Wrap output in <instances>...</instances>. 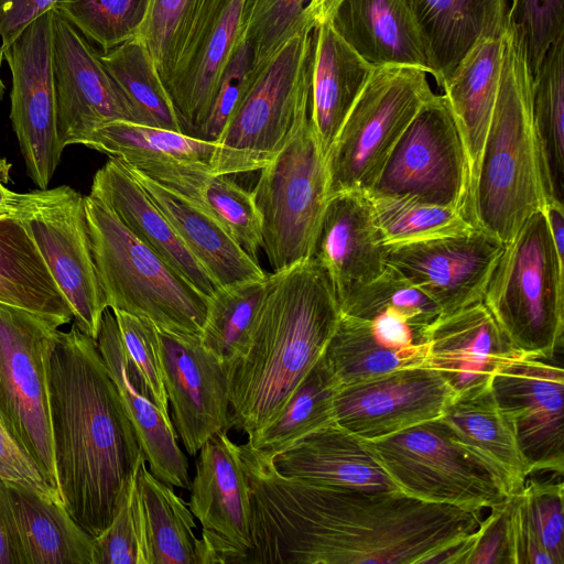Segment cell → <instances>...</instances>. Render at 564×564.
Segmentation results:
<instances>
[{
	"instance_id": "24",
	"label": "cell",
	"mask_w": 564,
	"mask_h": 564,
	"mask_svg": "<svg viewBox=\"0 0 564 564\" xmlns=\"http://www.w3.org/2000/svg\"><path fill=\"white\" fill-rule=\"evenodd\" d=\"M311 258L327 271L339 304L383 272L386 246L366 192L327 198Z\"/></svg>"
},
{
	"instance_id": "30",
	"label": "cell",
	"mask_w": 564,
	"mask_h": 564,
	"mask_svg": "<svg viewBox=\"0 0 564 564\" xmlns=\"http://www.w3.org/2000/svg\"><path fill=\"white\" fill-rule=\"evenodd\" d=\"M129 170L220 289L267 274L207 210L141 173Z\"/></svg>"
},
{
	"instance_id": "57",
	"label": "cell",
	"mask_w": 564,
	"mask_h": 564,
	"mask_svg": "<svg viewBox=\"0 0 564 564\" xmlns=\"http://www.w3.org/2000/svg\"><path fill=\"white\" fill-rule=\"evenodd\" d=\"M542 210L546 217L557 253L564 260V204L547 197Z\"/></svg>"
},
{
	"instance_id": "9",
	"label": "cell",
	"mask_w": 564,
	"mask_h": 564,
	"mask_svg": "<svg viewBox=\"0 0 564 564\" xmlns=\"http://www.w3.org/2000/svg\"><path fill=\"white\" fill-rule=\"evenodd\" d=\"M366 444L413 498L481 512L510 497L502 480L454 440L441 417Z\"/></svg>"
},
{
	"instance_id": "8",
	"label": "cell",
	"mask_w": 564,
	"mask_h": 564,
	"mask_svg": "<svg viewBox=\"0 0 564 564\" xmlns=\"http://www.w3.org/2000/svg\"><path fill=\"white\" fill-rule=\"evenodd\" d=\"M434 95L422 68L373 67L325 158L326 197L369 191L409 123Z\"/></svg>"
},
{
	"instance_id": "22",
	"label": "cell",
	"mask_w": 564,
	"mask_h": 564,
	"mask_svg": "<svg viewBox=\"0 0 564 564\" xmlns=\"http://www.w3.org/2000/svg\"><path fill=\"white\" fill-rule=\"evenodd\" d=\"M96 344L134 427L149 470L171 487L189 490L188 460L178 445L171 416L155 403L130 361L110 308L102 315Z\"/></svg>"
},
{
	"instance_id": "27",
	"label": "cell",
	"mask_w": 564,
	"mask_h": 564,
	"mask_svg": "<svg viewBox=\"0 0 564 564\" xmlns=\"http://www.w3.org/2000/svg\"><path fill=\"white\" fill-rule=\"evenodd\" d=\"M89 194L100 198L137 238L206 297L220 289L122 161L109 158L95 173Z\"/></svg>"
},
{
	"instance_id": "10",
	"label": "cell",
	"mask_w": 564,
	"mask_h": 564,
	"mask_svg": "<svg viewBox=\"0 0 564 564\" xmlns=\"http://www.w3.org/2000/svg\"><path fill=\"white\" fill-rule=\"evenodd\" d=\"M259 171L251 192L261 220V248L279 272L311 258L327 202L325 158L310 118Z\"/></svg>"
},
{
	"instance_id": "51",
	"label": "cell",
	"mask_w": 564,
	"mask_h": 564,
	"mask_svg": "<svg viewBox=\"0 0 564 564\" xmlns=\"http://www.w3.org/2000/svg\"><path fill=\"white\" fill-rule=\"evenodd\" d=\"M508 14L523 33L534 76L547 48L564 35V0H511Z\"/></svg>"
},
{
	"instance_id": "11",
	"label": "cell",
	"mask_w": 564,
	"mask_h": 564,
	"mask_svg": "<svg viewBox=\"0 0 564 564\" xmlns=\"http://www.w3.org/2000/svg\"><path fill=\"white\" fill-rule=\"evenodd\" d=\"M58 329L37 314L0 302V422L59 492L47 386V356Z\"/></svg>"
},
{
	"instance_id": "60",
	"label": "cell",
	"mask_w": 564,
	"mask_h": 564,
	"mask_svg": "<svg viewBox=\"0 0 564 564\" xmlns=\"http://www.w3.org/2000/svg\"><path fill=\"white\" fill-rule=\"evenodd\" d=\"M18 194L10 191L0 181V216L12 214Z\"/></svg>"
},
{
	"instance_id": "18",
	"label": "cell",
	"mask_w": 564,
	"mask_h": 564,
	"mask_svg": "<svg viewBox=\"0 0 564 564\" xmlns=\"http://www.w3.org/2000/svg\"><path fill=\"white\" fill-rule=\"evenodd\" d=\"M100 54L55 8L53 73L57 133L63 148L82 144L97 128L112 121L137 123L123 94Z\"/></svg>"
},
{
	"instance_id": "21",
	"label": "cell",
	"mask_w": 564,
	"mask_h": 564,
	"mask_svg": "<svg viewBox=\"0 0 564 564\" xmlns=\"http://www.w3.org/2000/svg\"><path fill=\"white\" fill-rule=\"evenodd\" d=\"M248 0H207L166 86L182 132L196 138L242 39Z\"/></svg>"
},
{
	"instance_id": "41",
	"label": "cell",
	"mask_w": 564,
	"mask_h": 564,
	"mask_svg": "<svg viewBox=\"0 0 564 564\" xmlns=\"http://www.w3.org/2000/svg\"><path fill=\"white\" fill-rule=\"evenodd\" d=\"M100 58L131 107L137 123L182 132L154 59L138 35L101 53Z\"/></svg>"
},
{
	"instance_id": "33",
	"label": "cell",
	"mask_w": 564,
	"mask_h": 564,
	"mask_svg": "<svg viewBox=\"0 0 564 564\" xmlns=\"http://www.w3.org/2000/svg\"><path fill=\"white\" fill-rule=\"evenodd\" d=\"M425 39L441 87L469 48L502 35L508 0H409Z\"/></svg>"
},
{
	"instance_id": "19",
	"label": "cell",
	"mask_w": 564,
	"mask_h": 564,
	"mask_svg": "<svg viewBox=\"0 0 564 564\" xmlns=\"http://www.w3.org/2000/svg\"><path fill=\"white\" fill-rule=\"evenodd\" d=\"M172 424L195 456L216 433L229 430L228 368L200 341L156 328Z\"/></svg>"
},
{
	"instance_id": "15",
	"label": "cell",
	"mask_w": 564,
	"mask_h": 564,
	"mask_svg": "<svg viewBox=\"0 0 564 564\" xmlns=\"http://www.w3.org/2000/svg\"><path fill=\"white\" fill-rule=\"evenodd\" d=\"M189 491L202 525L198 564H241L252 546L251 499L239 445L227 430L200 447Z\"/></svg>"
},
{
	"instance_id": "16",
	"label": "cell",
	"mask_w": 564,
	"mask_h": 564,
	"mask_svg": "<svg viewBox=\"0 0 564 564\" xmlns=\"http://www.w3.org/2000/svg\"><path fill=\"white\" fill-rule=\"evenodd\" d=\"M495 400L511 426L531 475L564 473V370L555 359L519 354L498 368Z\"/></svg>"
},
{
	"instance_id": "43",
	"label": "cell",
	"mask_w": 564,
	"mask_h": 564,
	"mask_svg": "<svg viewBox=\"0 0 564 564\" xmlns=\"http://www.w3.org/2000/svg\"><path fill=\"white\" fill-rule=\"evenodd\" d=\"M384 246L457 236L474 227L458 209L366 192Z\"/></svg>"
},
{
	"instance_id": "52",
	"label": "cell",
	"mask_w": 564,
	"mask_h": 564,
	"mask_svg": "<svg viewBox=\"0 0 564 564\" xmlns=\"http://www.w3.org/2000/svg\"><path fill=\"white\" fill-rule=\"evenodd\" d=\"M522 492L535 531L554 564H564L562 477L539 481L528 478Z\"/></svg>"
},
{
	"instance_id": "14",
	"label": "cell",
	"mask_w": 564,
	"mask_h": 564,
	"mask_svg": "<svg viewBox=\"0 0 564 564\" xmlns=\"http://www.w3.org/2000/svg\"><path fill=\"white\" fill-rule=\"evenodd\" d=\"M53 11L36 18L1 48L12 78L10 120L26 173L41 189L47 188L64 151L57 133Z\"/></svg>"
},
{
	"instance_id": "1",
	"label": "cell",
	"mask_w": 564,
	"mask_h": 564,
	"mask_svg": "<svg viewBox=\"0 0 564 564\" xmlns=\"http://www.w3.org/2000/svg\"><path fill=\"white\" fill-rule=\"evenodd\" d=\"M249 484L252 546L241 564H454L480 512L402 491L316 484L280 474L239 445Z\"/></svg>"
},
{
	"instance_id": "44",
	"label": "cell",
	"mask_w": 564,
	"mask_h": 564,
	"mask_svg": "<svg viewBox=\"0 0 564 564\" xmlns=\"http://www.w3.org/2000/svg\"><path fill=\"white\" fill-rule=\"evenodd\" d=\"M149 0H59L55 9L102 53L137 36Z\"/></svg>"
},
{
	"instance_id": "49",
	"label": "cell",
	"mask_w": 564,
	"mask_h": 564,
	"mask_svg": "<svg viewBox=\"0 0 564 564\" xmlns=\"http://www.w3.org/2000/svg\"><path fill=\"white\" fill-rule=\"evenodd\" d=\"M256 72L253 52L242 37L221 74L206 120L196 134L197 139L214 143L219 140Z\"/></svg>"
},
{
	"instance_id": "4",
	"label": "cell",
	"mask_w": 564,
	"mask_h": 564,
	"mask_svg": "<svg viewBox=\"0 0 564 564\" xmlns=\"http://www.w3.org/2000/svg\"><path fill=\"white\" fill-rule=\"evenodd\" d=\"M533 75L525 40L508 14L497 98L464 215L508 243L546 200L532 107Z\"/></svg>"
},
{
	"instance_id": "29",
	"label": "cell",
	"mask_w": 564,
	"mask_h": 564,
	"mask_svg": "<svg viewBox=\"0 0 564 564\" xmlns=\"http://www.w3.org/2000/svg\"><path fill=\"white\" fill-rule=\"evenodd\" d=\"M276 470L316 484L401 491L366 441L334 422L272 457Z\"/></svg>"
},
{
	"instance_id": "54",
	"label": "cell",
	"mask_w": 564,
	"mask_h": 564,
	"mask_svg": "<svg viewBox=\"0 0 564 564\" xmlns=\"http://www.w3.org/2000/svg\"><path fill=\"white\" fill-rule=\"evenodd\" d=\"M0 481L18 485L43 497L63 502L37 464L0 422Z\"/></svg>"
},
{
	"instance_id": "13",
	"label": "cell",
	"mask_w": 564,
	"mask_h": 564,
	"mask_svg": "<svg viewBox=\"0 0 564 564\" xmlns=\"http://www.w3.org/2000/svg\"><path fill=\"white\" fill-rule=\"evenodd\" d=\"M367 192L410 197L464 215L469 194L467 156L444 95H434L421 107Z\"/></svg>"
},
{
	"instance_id": "37",
	"label": "cell",
	"mask_w": 564,
	"mask_h": 564,
	"mask_svg": "<svg viewBox=\"0 0 564 564\" xmlns=\"http://www.w3.org/2000/svg\"><path fill=\"white\" fill-rule=\"evenodd\" d=\"M427 354V343L388 348L375 337L369 319L341 313L322 358L343 388L426 365Z\"/></svg>"
},
{
	"instance_id": "34",
	"label": "cell",
	"mask_w": 564,
	"mask_h": 564,
	"mask_svg": "<svg viewBox=\"0 0 564 564\" xmlns=\"http://www.w3.org/2000/svg\"><path fill=\"white\" fill-rule=\"evenodd\" d=\"M0 302L28 310L59 327L74 321L72 307L32 237L13 215L0 216Z\"/></svg>"
},
{
	"instance_id": "46",
	"label": "cell",
	"mask_w": 564,
	"mask_h": 564,
	"mask_svg": "<svg viewBox=\"0 0 564 564\" xmlns=\"http://www.w3.org/2000/svg\"><path fill=\"white\" fill-rule=\"evenodd\" d=\"M339 305L343 314L364 319L394 308L421 329H426L441 316L431 299L387 265L379 276L352 292Z\"/></svg>"
},
{
	"instance_id": "47",
	"label": "cell",
	"mask_w": 564,
	"mask_h": 564,
	"mask_svg": "<svg viewBox=\"0 0 564 564\" xmlns=\"http://www.w3.org/2000/svg\"><path fill=\"white\" fill-rule=\"evenodd\" d=\"M137 475L138 469L128 481L110 524L94 538L93 564H151Z\"/></svg>"
},
{
	"instance_id": "39",
	"label": "cell",
	"mask_w": 564,
	"mask_h": 564,
	"mask_svg": "<svg viewBox=\"0 0 564 564\" xmlns=\"http://www.w3.org/2000/svg\"><path fill=\"white\" fill-rule=\"evenodd\" d=\"M533 122L546 196L564 198V35L546 51L533 76Z\"/></svg>"
},
{
	"instance_id": "61",
	"label": "cell",
	"mask_w": 564,
	"mask_h": 564,
	"mask_svg": "<svg viewBox=\"0 0 564 564\" xmlns=\"http://www.w3.org/2000/svg\"><path fill=\"white\" fill-rule=\"evenodd\" d=\"M2 59H3V52L0 47V69H1V65H2ZM4 90H6V85L0 77V99L3 97Z\"/></svg>"
},
{
	"instance_id": "58",
	"label": "cell",
	"mask_w": 564,
	"mask_h": 564,
	"mask_svg": "<svg viewBox=\"0 0 564 564\" xmlns=\"http://www.w3.org/2000/svg\"><path fill=\"white\" fill-rule=\"evenodd\" d=\"M340 0H308L305 14L315 23L327 19Z\"/></svg>"
},
{
	"instance_id": "25",
	"label": "cell",
	"mask_w": 564,
	"mask_h": 564,
	"mask_svg": "<svg viewBox=\"0 0 564 564\" xmlns=\"http://www.w3.org/2000/svg\"><path fill=\"white\" fill-rule=\"evenodd\" d=\"M0 499L15 564H93L94 538L64 503L2 481Z\"/></svg>"
},
{
	"instance_id": "31",
	"label": "cell",
	"mask_w": 564,
	"mask_h": 564,
	"mask_svg": "<svg viewBox=\"0 0 564 564\" xmlns=\"http://www.w3.org/2000/svg\"><path fill=\"white\" fill-rule=\"evenodd\" d=\"M441 420L458 444L502 480L510 496L523 489L531 470L491 386L455 394Z\"/></svg>"
},
{
	"instance_id": "12",
	"label": "cell",
	"mask_w": 564,
	"mask_h": 564,
	"mask_svg": "<svg viewBox=\"0 0 564 564\" xmlns=\"http://www.w3.org/2000/svg\"><path fill=\"white\" fill-rule=\"evenodd\" d=\"M11 215L32 237L72 307L73 322L96 340L108 307L93 259L84 196L68 185L19 193Z\"/></svg>"
},
{
	"instance_id": "28",
	"label": "cell",
	"mask_w": 564,
	"mask_h": 564,
	"mask_svg": "<svg viewBox=\"0 0 564 564\" xmlns=\"http://www.w3.org/2000/svg\"><path fill=\"white\" fill-rule=\"evenodd\" d=\"M373 66L362 59L336 32L330 20L312 32L310 122L326 158Z\"/></svg>"
},
{
	"instance_id": "20",
	"label": "cell",
	"mask_w": 564,
	"mask_h": 564,
	"mask_svg": "<svg viewBox=\"0 0 564 564\" xmlns=\"http://www.w3.org/2000/svg\"><path fill=\"white\" fill-rule=\"evenodd\" d=\"M454 395L435 369L422 365L340 388L335 417L358 437L375 441L440 419Z\"/></svg>"
},
{
	"instance_id": "53",
	"label": "cell",
	"mask_w": 564,
	"mask_h": 564,
	"mask_svg": "<svg viewBox=\"0 0 564 564\" xmlns=\"http://www.w3.org/2000/svg\"><path fill=\"white\" fill-rule=\"evenodd\" d=\"M509 498L481 519L478 529L464 543L455 564H511L507 530Z\"/></svg>"
},
{
	"instance_id": "50",
	"label": "cell",
	"mask_w": 564,
	"mask_h": 564,
	"mask_svg": "<svg viewBox=\"0 0 564 564\" xmlns=\"http://www.w3.org/2000/svg\"><path fill=\"white\" fill-rule=\"evenodd\" d=\"M112 312L130 361L142 376L155 403L170 415L155 325L123 311Z\"/></svg>"
},
{
	"instance_id": "35",
	"label": "cell",
	"mask_w": 564,
	"mask_h": 564,
	"mask_svg": "<svg viewBox=\"0 0 564 564\" xmlns=\"http://www.w3.org/2000/svg\"><path fill=\"white\" fill-rule=\"evenodd\" d=\"M154 182L207 210L258 262L262 247L261 220L251 191H246L228 175H216L198 165L169 170Z\"/></svg>"
},
{
	"instance_id": "40",
	"label": "cell",
	"mask_w": 564,
	"mask_h": 564,
	"mask_svg": "<svg viewBox=\"0 0 564 564\" xmlns=\"http://www.w3.org/2000/svg\"><path fill=\"white\" fill-rule=\"evenodd\" d=\"M151 564H198L196 523L188 505L173 487L154 477L145 466L138 468Z\"/></svg>"
},
{
	"instance_id": "55",
	"label": "cell",
	"mask_w": 564,
	"mask_h": 564,
	"mask_svg": "<svg viewBox=\"0 0 564 564\" xmlns=\"http://www.w3.org/2000/svg\"><path fill=\"white\" fill-rule=\"evenodd\" d=\"M507 530L511 564H554L535 531L522 490L509 498Z\"/></svg>"
},
{
	"instance_id": "56",
	"label": "cell",
	"mask_w": 564,
	"mask_h": 564,
	"mask_svg": "<svg viewBox=\"0 0 564 564\" xmlns=\"http://www.w3.org/2000/svg\"><path fill=\"white\" fill-rule=\"evenodd\" d=\"M59 0H0L1 48L9 46L36 18Z\"/></svg>"
},
{
	"instance_id": "42",
	"label": "cell",
	"mask_w": 564,
	"mask_h": 564,
	"mask_svg": "<svg viewBox=\"0 0 564 564\" xmlns=\"http://www.w3.org/2000/svg\"><path fill=\"white\" fill-rule=\"evenodd\" d=\"M270 282L271 273L221 288L209 299L200 341L227 368L247 351Z\"/></svg>"
},
{
	"instance_id": "3",
	"label": "cell",
	"mask_w": 564,
	"mask_h": 564,
	"mask_svg": "<svg viewBox=\"0 0 564 564\" xmlns=\"http://www.w3.org/2000/svg\"><path fill=\"white\" fill-rule=\"evenodd\" d=\"M340 315L332 280L313 258L271 273L248 349L228 368L230 427L249 435L283 408Z\"/></svg>"
},
{
	"instance_id": "36",
	"label": "cell",
	"mask_w": 564,
	"mask_h": 564,
	"mask_svg": "<svg viewBox=\"0 0 564 564\" xmlns=\"http://www.w3.org/2000/svg\"><path fill=\"white\" fill-rule=\"evenodd\" d=\"M340 388L321 357L283 408L268 423L247 435L246 443L257 452L274 457L336 422L335 398Z\"/></svg>"
},
{
	"instance_id": "48",
	"label": "cell",
	"mask_w": 564,
	"mask_h": 564,
	"mask_svg": "<svg viewBox=\"0 0 564 564\" xmlns=\"http://www.w3.org/2000/svg\"><path fill=\"white\" fill-rule=\"evenodd\" d=\"M308 0H248L242 37L253 52L258 68L307 22ZM314 23V22H313Z\"/></svg>"
},
{
	"instance_id": "26",
	"label": "cell",
	"mask_w": 564,
	"mask_h": 564,
	"mask_svg": "<svg viewBox=\"0 0 564 564\" xmlns=\"http://www.w3.org/2000/svg\"><path fill=\"white\" fill-rule=\"evenodd\" d=\"M328 19L339 36L373 67L436 69L409 0H340Z\"/></svg>"
},
{
	"instance_id": "45",
	"label": "cell",
	"mask_w": 564,
	"mask_h": 564,
	"mask_svg": "<svg viewBox=\"0 0 564 564\" xmlns=\"http://www.w3.org/2000/svg\"><path fill=\"white\" fill-rule=\"evenodd\" d=\"M206 1L149 0L138 36L152 55L165 88Z\"/></svg>"
},
{
	"instance_id": "2",
	"label": "cell",
	"mask_w": 564,
	"mask_h": 564,
	"mask_svg": "<svg viewBox=\"0 0 564 564\" xmlns=\"http://www.w3.org/2000/svg\"><path fill=\"white\" fill-rule=\"evenodd\" d=\"M47 386L58 490L70 516L96 538L144 454L96 340L75 323L58 329L50 347Z\"/></svg>"
},
{
	"instance_id": "7",
	"label": "cell",
	"mask_w": 564,
	"mask_h": 564,
	"mask_svg": "<svg viewBox=\"0 0 564 564\" xmlns=\"http://www.w3.org/2000/svg\"><path fill=\"white\" fill-rule=\"evenodd\" d=\"M482 302L518 351L555 359L563 346L564 260L543 210L506 243Z\"/></svg>"
},
{
	"instance_id": "23",
	"label": "cell",
	"mask_w": 564,
	"mask_h": 564,
	"mask_svg": "<svg viewBox=\"0 0 564 564\" xmlns=\"http://www.w3.org/2000/svg\"><path fill=\"white\" fill-rule=\"evenodd\" d=\"M426 365L457 393L489 387L506 361L521 354L478 302L440 316L425 329Z\"/></svg>"
},
{
	"instance_id": "6",
	"label": "cell",
	"mask_w": 564,
	"mask_h": 564,
	"mask_svg": "<svg viewBox=\"0 0 564 564\" xmlns=\"http://www.w3.org/2000/svg\"><path fill=\"white\" fill-rule=\"evenodd\" d=\"M314 25L305 23L257 68L249 89L216 142L213 174L261 170L308 120Z\"/></svg>"
},
{
	"instance_id": "5",
	"label": "cell",
	"mask_w": 564,
	"mask_h": 564,
	"mask_svg": "<svg viewBox=\"0 0 564 564\" xmlns=\"http://www.w3.org/2000/svg\"><path fill=\"white\" fill-rule=\"evenodd\" d=\"M98 281L108 308L200 338L209 299L137 238L98 197L84 196Z\"/></svg>"
},
{
	"instance_id": "59",
	"label": "cell",
	"mask_w": 564,
	"mask_h": 564,
	"mask_svg": "<svg viewBox=\"0 0 564 564\" xmlns=\"http://www.w3.org/2000/svg\"><path fill=\"white\" fill-rule=\"evenodd\" d=\"M0 564H15V558L8 539L7 527L0 499Z\"/></svg>"
},
{
	"instance_id": "17",
	"label": "cell",
	"mask_w": 564,
	"mask_h": 564,
	"mask_svg": "<svg viewBox=\"0 0 564 564\" xmlns=\"http://www.w3.org/2000/svg\"><path fill=\"white\" fill-rule=\"evenodd\" d=\"M506 243L484 230L386 246V265L423 292L441 316L482 302Z\"/></svg>"
},
{
	"instance_id": "38",
	"label": "cell",
	"mask_w": 564,
	"mask_h": 564,
	"mask_svg": "<svg viewBox=\"0 0 564 564\" xmlns=\"http://www.w3.org/2000/svg\"><path fill=\"white\" fill-rule=\"evenodd\" d=\"M83 145L118 159L130 167L147 163H184L210 171L216 150L214 142L130 121L102 124Z\"/></svg>"
},
{
	"instance_id": "32",
	"label": "cell",
	"mask_w": 564,
	"mask_h": 564,
	"mask_svg": "<svg viewBox=\"0 0 564 564\" xmlns=\"http://www.w3.org/2000/svg\"><path fill=\"white\" fill-rule=\"evenodd\" d=\"M501 64L502 35L482 37L469 48L441 86L464 143L469 191L495 107Z\"/></svg>"
}]
</instances>
